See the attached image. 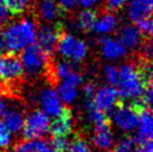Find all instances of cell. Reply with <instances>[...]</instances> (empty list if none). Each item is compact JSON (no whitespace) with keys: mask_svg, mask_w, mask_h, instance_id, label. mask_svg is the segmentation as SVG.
Listing matches in <instances>:
<instances>
[{"mask_svg":"<svg viewBox=\"0 0 153 152\" xmlns=\"http://www.w3.org/2000/svg\"><path fill=\"white\" fill-rule=\"evenodd\" d=\"M135 145V138H133L131 135H126L121 140V142L115 147L114 150L111 152H134Z\"/></svg>","mask_w":153,"mask_h":152,"instance_id":"24","label":"cell"},{"mask_svg":"<svg viewBox=\"0 0 153 152\" xmlns=\"http://www.w3.org/2000/svg\"><path fill=\"white\" fill-rule=\"evenodd\" d=\"M48 127H49V118L44 111H31L27 114L26 118L24 120V127H22L24 139H39L48 131Z\"/></svg>","mask_w":153,"mask_h":152,"instance_id":"6","label":"cell"},{"mask_svg":"<svg viewBox=\"0 0 153 152\" xmlns=\"http://www.w3.org/2000/svg\"><path fill=\"white\" fill-rule=\"evenodd\" d=\"M68 152H92L87 141L79 133L74 134L73 139L68 141Z\"/></svg>","mask_w":153,"mask_h":152,"instance_id":"22","label":"cell"},{"mask_svg":"<svg viewBox=\"0 0 153 152\" xmlns=\"http://www.w3.org/2000/svg\"><path fill=\"white\" fill-rule=\"evenodd\" d=\"M58 4L65 9V10H71L75 8L77 4V0H58Z\"/></svg>","mask_w":153,"mask_h":152,"instance_id":"33","label":"cell"},{"mask_svg":"<svg viewBox=\"0 0 153 152\" xmlns=\"http://www.w3.org/2000/svg\"><path fill=\"white\" fill-rule=\"evenodd\" d=\"M48 131L51 136H68L73 132V114L72 111L67 106H63V109L56 118L49 123Z\"/></svg>","mask_w":153,"mask_h":152,"instance_id":"9","label":"cell"},{"mask_svg":"<svg viewBox=\"0 0 153 152\" xmlns=\"http://www.w3.org/2000/svg\"><path fill=\"white\" fill-rule=\"evenodd\" d=\"M101 53L107 59L120 58L126 54V48L120 40H115L110 37H103L100 40Z\"/></svg>","mask_w":153,"mask_h":152,"instance_id":"16","label":"cell"},{"mask_svg":"<svg viewBox=\"0 0 153 152\" xmlns=\"http://www.w3.org/2000/svg\"><path fill=\"white\" fill-rule=\"evenodd\" d=\"M51 147L53 152H68L67 136H51Z\"/></svg>","mask_w":153,"mask_h":152,"instance_id":"25","label":"cell"},{"mask_svg":"<svg viewBox=\"0 0 153 152\" xmlns=\"http://www.w3.org/2000/svg\"><path fill=\"white\" fill-rule=\"evenodd\" d=\"M19 56L22 59L24 72L31 80H37L42 76H46L49 62L51 57H54L48 55L38 44L35 42L22 49L19 53Z\"/></svg>","mask_w":153,"mask_h":152,"instance_id":"2","label":"cell"},{"mask_svg":"<svg viewBox=\"0 0 153 152\" xmlns=\"http://www.w3.org/2000/svg\"><path fill=\"white\" fill-rule=\"evenodd\" d=\"M25 80V72L18 53L0 54V93L10 96Z\"/></svg>","mask_w":153,"mask_h":152,"instance_id":"1","label":"cell"},{"mask_svg":"<svg viewBox=\"0 0 153 152\" xmlns=\"http://www.w3.org/2000/svg\"><path fill=\"white\" fill-rule=\"evenodd\" d=\"M15 152H51L49 145L46 143V141L38 139L33 140H22L19 141L15 148Z\"/></svg>","mask_w":153,"mask_h":152,"instance_id":"19","label":"cell"},{"mask_svg":"<svg viewBox=\"0 0 153 152\" xmlns=\"http://www.w3.org/2000/svg\"><path fill=\"white\" fill-rule=\"evenodd\" d=\"M63 33H64V27L60 21L47 22L46 25H40L38 31H36L37 44L48 55L54 56Z\"/></svg>","mask_w":153,"mask_h":152,"instance_id":"4","label":"cell"},{"mask_svg":"<svg viewBox=\"0 0 153 152\" xmlns=\"http://www.w3.org/2000/svg\"><path fill=\"white\" fill-rule=\"evenodd\" d=\"M8 13L7 9L4 8V6L0 0V26H4L8 21Z\"/></svg>","mask_w":153,"mask_h":152,"instance_id":"32","label":"cell"},{"mask_svg":"<svg viewBox=\"0 0 153 152\" xmlns=\"http://www.w3.org/2000/svg\"><path fill=\"white\" fill-rule=\"evenodd\" d=\"M7 107H8V104L6 101V97L4 96V94L0 93V118L4 116V114L7 112Z\"/></svg>","mask_w":153,"mask_h":152,"instance_id":"35","label":"cell"},{"mask_svg":"<svg viewBox=\"0 0 153 152\" xmlns=\"http://www.w3.org/2000/svg\"><path fill=\"white\" fill-rule=\"evenodd\" d=\"M4 123L8 127L9 131L18 133L22 130L24 127V118L22 114L17 110L7 111L4 114Z\"/></svg>","mask_w":153,"mask_h":152,"instance_id":"20","label":"cell"},{"mask_svg":"<svg viewBox=\"0 0 153 152\" xmlns=\"http://www.w3.org/2000/svg\"><path fill=\"white\" fill-rule=\"evenodd\" d=\"M100 0H77V2L82 6H84V7H91V6H93V4H97Z\"/></svg>","mask_w":153,"mask_h":152,"instance_id":"36","label":"cell"},{"mask_svg":"<svg viewBox=\"0 0 153 152\" xmlns=\"http://www.w3.org/2000/svg\"><path fill=\"white\" fill-rule=\"evenodd\" d=\"M59 95L65 103H72L77 95L76 86L67 82H63V84L59 86Z\"/></svg>","mask_w":153,"mask_h":152,"instance_id":"23","label":"cell"},{"mask_svg":"<svg viewBox=\"0 0 153 152\" xmlns=\"http://www.w3.org/2000/svg\"><path fill=\"white\" fill-rule=\"evenodd\" d=\"M1 2L10 15L19 16L31 6L33 0H1Z\"/></svg>","mask_w":153,"mask_h":152,"instance_id":"21","label":"cell"},{"mask_svg":"<svg viewBox=\"0 0 153 152\" xmlns=\"http://www.w3.org/2000/svg\"><path fill=\"white\" fill-rule=\"evenodd\" d=\"M31 4L36 18L46 22H58L65 16V9L54 0H38Z\"/></svg>","mask_w":153,"mask_h":152,"instance_id":"7","label":"cell"},{"mask_svg":"<svg viewBox=\"0 0 153 152\" xmlns=\"http://www.w3.org/2000/svg\"><path fill=\"white\" fill-rule=\"evenodd\" d=\"M97 15L98 10H94V9L82 10L81 13H77V16L74 19V26L77 29L87 33L91 29H93V26L97 18Z\"/></svg>","mask_w":153,"mask_h":152,"instance_id":"18","label":"cell"},{"mask_svg":"<svg viewBox=\"0 0 153 152\" xmlns=\"http://www.w3.org/2000/svg\"><path fill=\"white\" fill-rule=\"evenodd\" d=\"M4 39L10 51L20 53L36 40V25L29 19H22L4 29Z\"/></svg>","mask_w":153,"mask_h":152,"instance_id":"3","label":"cell"},{"mask_svg":"<svg viewBox=\"0 0 153 152\" xmlns=\"http://www.w3.org/2000/svg\"><path fill=\"white\" fill-rule=\"evenodd\" d=\"M120 42L124 45L125 48L128 49H136L144 42V37L142 36L140 30L134 25H125L123 26L119 33Z\"/></svg>","mask_w":153,"mask_h":152,"instance_id":"11","label":"cell"},{"mask_svg":"<svg viewBox=\"0 0 153 152\" xmlns=\"http://www.w3.org/2000/svg\"><path fill=\"white\" fill-rule=\"evenodd\" d=\"M39 100H40V103H42L43 109L46 114L56 116L60 112V110L63 109L60 97L58 93L54 89V87L44 89L40 94Z\"/></svg>","mask_w":153,"mask_h":152,"instance_id":"14","label":"cell"},{"mask_svg":"<svg viewBox=\"0 0 153 152\" xmlns=\"http://www.w3.org/2000/svg\"><path fill=\"white\" fill-rule=\"evenodd\" d=\"M8 48L6 45V39H4V26H0V54L6 53Z\"/></svg>","mask_w":153,"mask_h":152,"instance_id":"34","label":"cell"},{"mask_svg":"<svg viewBox=\"0 0 153 152\" xmlns=\"http://www.w3.org/2000/svg\"><path fill=\"white\" fill-rule=\"evenodd\" d=\"M134 152H152V140L136 144Z\"/></svg>","mask_w":153,"mask_h":152,"instance_id":"31","label":"cell"},{"mask_svg":"<svg viewBox=\"0 0 153 152\" xmlns=\"http://www.w3.org/2000/svg\"><path fill=\"white\" fill-rule=\"evenodd\" d=\"M104 74H105V77H106L107 82L110 83L112 86H115L119 83V68L116 66H106L104 67Z\"/></svg>","mask_w":153,"mask_h":152,"instance_id":"27","label":"cell"},{"mask_svg":"<svg viewBox=\"0 0 153 152\" xmlns=\"http://www.w3.org/2000/svg\"><path fill=\"white\" fill-rule=\"evenodd\" d=\"M128 0H106L104 8L111 11H117L121 8H123L124 4H126Z\"/></svg>","mask_w":153,"mask_h":152,"instance_id":"29","label":"cell"},{"mask_svg":"<svg viewBox=\"0 0 153 152\" xmlns=\"http://www.w3.org/2000/svg\"><path fill=\"white\" fill-rule=\"evenodd\" d=\"M136 24H137V29L140 30V33L144 37V39H151V36H152V20H151V17L142 19Z\"/></svg>","mask_w":153,"mask_h":152,"instance_id":"26","label":"cell"},{"mask_svg":"<svg viewBox=\"0 0 153 152\" xmlns=\"http://www.w3.org/2000/svg\"><path fill=\"white\" fill-rule=\"evenodd\" d=\"M117 22L119 20H117V17L114 13V11H111V10L104 8L102 9L101 13H98L97 18L93 26V29L100 34H107L116 28Z\"/></svg>","mask_w":153,"mask_h":152,"instance_id":"15","label":"cell"},{"mask_svg":"<svg viewBox=\"0 0 153 152\" xmlns=\"http://www.w3.org/2000/svg\"><path fill=\"white\" fill-rule=\"evenodd\" d=\"M113 120L121 130L128 132L137 127L139 114L131 105H126L125 102L119 100L116 104V111L113 114Z\"/></svg>","mask_w":153,"mask_h":152,"instance_id":"8","label":"cell"},{"mask_svg":"<svg viewBox=\"0 0 153 152\" xmlns=\"http://www.w3.org/2000/svg\"><path fill=\"white\" fill-rule=\"evenodd\" d=\"M57 51L69 62L81 63L87 55V45L75 36L63 33L57 45Z\"/></svg>","mask_w":153,"mask_h":152,"instance_id":"5","label":"cell"},{"mask_svg":"<svg viewBox=\"0 0 153 152\" xmlns=\"http://www.w3.org/2000/svg\"><path fill=\"white\" fill-rule=\"evenodd\" d=\"M94 94H95V85L92 84V83H87L83 87V95L85 97V101L93 100Z\"/></svg>","mask_w":153,"mask_h":152,"instance_id":"30","label":"cell"},{"mask_svg":"<svg viewBox=\"0 0 153 152\" xmlns=\"http://www.w3.org/2000/svg\"><path fill=\"white\" fill-rule=\"evenodd\" d=\"M128 17L133 22L151 17L152 0H133L128 7Z\"/></svg>","mask_w":153,"mask_h":152,"instance_id":"17","label":"cell"},{"mask_svg":"<svg viewBox=\"0 0 153 152\" xmlns=\"http://www.w3.org/2000/svg\"><path fill=\"white\" fill-rule=\"evenodd\" d=\"M10 143V131L4 122L0 121V148H7Z\"/></svg>","mask_w":153,"mask_h":152,"instance_id":"28","label":"cell"},{"mask_svg":"<svg viewBox=\"0 0 153 152\" xmlns=\"http://www.w3.org/2000/svg\"><path fill=\"white\" fill-rule=\"evenodd\" d=\"M139 133L135 136L136 144L151 141L153 135V123H152V114L150 109H144L139 113Z\"/></svg>","mask_w":153,"mask_h":152,"instance_id":"13","label":"cell"},{"mask_svg":"<svg viewBox=\"0 0 153 152\" xmlns=\"http://www.w3.org/2000/svg\"><path fill=\"white\" fill-rule=\"evenodd\" d=\"M93 143L102 151H107L113 144V135L111 131V120L95 125Z\"/></svg>","mask_w":153,"mask_h":152,"instance_id":"12","label":"cell"},{"mask_svg":"<svg viewBox=\"0 0 153 152\" xmlns=\"http://www.w3.org/2000/svg\"><path fill=\"white\" fill-rule=\"evenodd\" d=\"M92 102L97 110L107 114L113 110L114 106H116L119 102V95L116 89H114L112 86H103L94 94Z\"/></svg>","mask_w":153,"mask_h":152,"instance_id":"10","label":"cell"}]
</instances>
